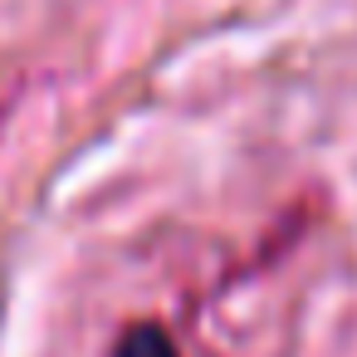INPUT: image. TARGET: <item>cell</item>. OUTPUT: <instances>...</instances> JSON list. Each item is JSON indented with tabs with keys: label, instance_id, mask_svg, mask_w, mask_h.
<instances>
[{
	"label": "cell",
	"instance_id": "1",
	"mask_svg": "<svg viewBox=\"0 0 357 357\" xmlns=\"http://www.w3.org/2000/svg\"><path fill=\"white\" fill-rule=\"evenodd\" d=\"M118 357H176V352H172V337H167L157 323H137V328H128V337L118 342Z\"/></svg>",
	"mask_w": 357,
	"mask_h": 357
}]
</instances>
